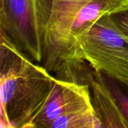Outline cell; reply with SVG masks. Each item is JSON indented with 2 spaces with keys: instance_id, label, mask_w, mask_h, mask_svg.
I'll return each mask as SVG.
<instances>
[{
  "instance_id": "ba28073f",
  "label": "cell",
  "mask_w": 128,
  "mask_h": 128,
  "mask_svg": "<svg viewBox=\"0 0 128 128\" xmlns=\"http://www.w3.org/2000/svg\"><path fill=\"white\" fill-rule=\"evenodd\" d=\"M51 128H104L94 107L76 111L56 119Z\"/></svg>"
},
{
  "instance_id": "9c48e42d",
  "label": "cell",
  "mask_w": 128,
  "mask_h": 128,
  "mask_svg": "<svg viewBox=\"0 0 128 128\" xmlns=\"http://www.w3.org/2000/svg\"><path fill=\"white\" fill-rule=\"evenodd\" d=\"M119 33L128 42V8L109 15Z\"/></svg>"
},
{
  "instance_id": "30bf717a",
  "label": "cell",
  "mask_w": 128,
  "mask_h": 128,
  "mask_svg": "<svg viewBox=\"0 0 128 128\" xmlns=\"http://www.w3.org/2000/svg\"><path fill=\"white\" fill-rule=\"evenodd\" d=\"M107 80L109 82V83L110 84L112 88L113 89V92H115L117 100L118 101L119 106L121 107L122 111L123 112L124 116L127 118L128 121V88L127 89V92L124 91L126 86H124V89L120 86V82L110 78V77H107Z\"/></svg>"
},
{
  "instance_id": "3957f363",
  "label": "cell",
  "mask_w": 128,
  "mask_h": 128,
  "mask_svg": "<svg viewBox=\"0 0 128 128\" xmlns=\"http://www.w3.org/2000/svg\"><path fill=\"white\" fill-rule=\"evenodd\" d=\"M92 0H37L43 38L41 64L56 73L70 56L71 28L77 14Z\"/></svg>"
},
{
  "instance_id": "5b68a950",
  "label": "cell",
  "mask_w": 128,
  "mask_h": 128,
  "mask_svg": "<svg viewBox=\"0 0 128 128\" xmlns=\"http://www.w3.org/2000/svg\"><path fill=\"white\" fill-rule=\"evenodd\" d=\"M0 32L34 62L42 63L43 38L37 0H0Z\"/></svg>"
},
{
  "instance_id": "277c9868",
  "label": "cell",
  "mask_w": 128,
  "mask_h": 128,
  "mask_svg": "<svg viewBox=\"0 0 128 128\" xmlns=\"http://www.w3.org/2000/svg\"><path fill=\"white\" fill-rule=\"evenodd\" d=\"M55 76L88 86L92 105L104 128H128V119L106 76L94 69L88 62L83 59L68 61L62 64Z\"/></svg>"
},
{
  "instance_id": "6da1fadb",
  "label": "cell",
  "mask_w": 128,
  "mask_h": 128,
  "mask_svg": "<svg viewBox=\"0 0 128 128\" xmlns=\"http://www.w3.org/2000/svg\"><path fill=\"white\" fill-rule=\"evenodd\" d=\"M0 128H32L55 85L34 62L0 32Z\"/></svg>"
},
{
  "instance_id": "52a82bcc",
  "label": "cell",
  "mask_w": 128,
  "mask_h": 128,
  "mask_svg": "<svg viewBox=\"0 0 128 128\" xmlns=\"http://www.w3.org/2000/svg\"><path fill=\"white\" fill-rule=\"evenodd\" d=\"M127 8L128 0H92L90 2L77 14L74 20L71 28L72 46L74 36L83 28L105 15H110Z\"/></svg>"
},
{
  "instance_id": "8992f818",
  "label": "cell",
  "mask_w": 128,
  "mask_h": 128,
  "mask_svg": "<svg viewBox=\"0 0 128 128\" xmlns=\"http://www.w3.org/2000/svg\"><path fill=\"white\" fill-rule=\"evenodd\" d=\"M94 106L87 85L56 77L52 91L44 108L34 120L32 128H51L58 118Z\"/></svg>"
},
{
  "instance_id": "7a4b0ae2",
  "label": "cell",
  "mask_w": 128,
  "mask_h": 128,
  "mask_svg": "<svg viewBox=\"0 0 128 128\" xmlns=\"http://www.w3.org/2000/svg\"><path fill=\"white\" fill-rule=\"evenodd\" d=\"M74 59L88 62L97 71L128 87V42L109 15L74 36L70 57L66 62Z\"/></svg>"
}]
</instances>
